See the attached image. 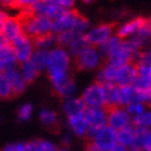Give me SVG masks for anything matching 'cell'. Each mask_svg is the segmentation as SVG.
I'll use <instances>...</instances> for the list:
<instances>
[{
	"mask_svg": "<svg viewBox=\"0 0 151 151\" xmlns=\"http://www.w3.org/2000/svg\"><path fill=\"white\" fill-rule=\"evenodd\" d=\"M118 101H119V107L137 101V89L133 85L118 86Z\"/></svg>",
	"mask_w": 151,
	"mask_h": 151,
	"instance_id": "2e32d148",
	"label": "cell"
},
{
	"mask_svg": "<svg viewBox=\"0 0 151 151\" xmlns=\"http://www.w3.org/2000/svg\"><path fill=\"white\" fill-rule=\"evenodd\" d=\"M137 76V67L133 63H128L125 65L116 67L115 69V78H114V85L116 86H128V85H133Z\"/></svg>",
	"mask_w": 151,
	"mask_h": 151,
	"instance_id": "ba28073f",
	"label": "cell"
},
{
	"mask_svg": "<svg viewBox=\"0 0 151 151\" xmlns=\"http://www.w3.org/2000/svg\"><path fill=\"white\" fill-rule=\"evenodd\" d=\"M0 32L7 37V40H9L10 43H11L14 39H17L18 36H21V35H22V28H21V24H19L18 18H13V17L10 18V17H7Z\"/></svg>",
	"mask_w": 151,
	"mask_h": 151,
	"instance_id": "7c38bea8",
	"label": "cell"
},
{
	"mask_svg": "<svg viewBox=\"0 0 151 151\" xmlns=\"http://www.w3.org/2000/svg\"><path fill=\"white\" fill-rule=\"evenodd\" d=\"M107 112V122L108 126L114 128L115 130L126 128L129 125H132V116L128 114V111L124 110L122 107H114L105 111Z\"/></svg>",
	"mask_w": 151,
	"mask_h": 151,
	"instance_id": "8992f818",
	"label": "cell"
},
{
	"mask_svg": "<svg viewBox=\"0 0 151 151\" xmlns=\"http://www.w3.org/2000/svg\"><path fill=\"white\" fill-rule=\"evenodd\" d=\"M132 151H151V130L137 128L136 140L130 147Z\"/></svg>",
	"mask_w": 151,
	"mask_h": 151,
	"instance_id": "5bb4252c",
	"label": "cell"
},
{
	"mask_svg": "<svg viewBox=\"0 0 151 151\" xmlns=\"http://www.w3.org/2000/svg\"><path fill=\"white\" fill-rule=\"evenodd\" d=\"M31 144H32V151H57L54 144L47 140H36L31 142Z\"/></svg>",
	"mask_w": 151,
	"mask_h": 151,
	"instance_id": "d6a6232c",
	"label": "cell"
},
{
	"mask_svg": "<svg viewBox=\"0 0 151 151\" xmlns=\"http://www.w3.org/2000/svg\"><path fill=\"white\" fill-rule=\"evenodd\" d=\"M100 63V54L94 47H86L82 53H79L75 58V69L78 71H89L96 68Z\"/></svg>",
	"mask_w": 151,
	"mask_h": 151,
	"instance_id": "277c9868",
	"label": "cell"
},
{
	"mask_svg": "<svg viewBox=\"0 0 151 151\" xmlns=\"http://www.w3.org/2000/svg\"><path fill=\"white\" fill-rule=\"evenodd\" d=\"M82 1H85V3H89V1H93V0H82Z\"/></svg>",
	"mask_w": 151,
	"mask_h": 151,
	"instance_id": "f6af8a7d",
	"label": "cell"
},
{
	"mask_svg": "<svg viewBox=\"0 0 151 151\" xmlns=\"http://www.w3.org/2000/svg\"><path fill=\"white\" fill-rule=\"evenodd\" d=\"M4 76L9 81L11 90H13V96H18L25 90L27 87V82L24 81L21 72H18L15 68H6L4 69Z\"/></svg>",
	"mask_w": 151,
	"mask_h": 151,
	"instance_id": "8fae6325",
	"label": "cell"
},
{
	"mask_svg": "<svg viewBox=\"0 0 151 151\" xmlns=\"http://www.w3.org/2000/svg\"><path fill=\"white\" fill-rule=\"evenodd\" d=\"M143 21H144L143 17H137V18H133L130 21H128V22H125L124 25H121L116 29V36L119 39H129L140 29Z\"/></svg>",
	"mask_w": 151,
	"mask_h": 151,
	"instance_id": "4fadbf2b",
	"label": "cell"
},
{
	"mask_svg": "<svg viewBox=\"0 0 151 151\" xmlns=\"http://www.w3.org/2000/svg\"><path fill=\"white\" fill-rule=\"evenodd\" d=\"M86 47H89V43H87V40L85 39V35H82V36L76 37V39L68 46V49H69V53L76 57V55H78L79 53H82Z\"/></svg>",
	"mask_w": 151,
	"mask_h": 151,
	"instance_id": "f1b7e54d",
	"label": "cell"
},
{
	"mask_svg": "<svg viewBox=\"0 0 151 151\" xmlns=\"http://www.w3.org/2000/svg\"><path fill=\"white\" fill-rule=\"evenodd\" d=\"M119 43H121V39L118 36H115V37L111 36L110 39H107V40L103 42L100 45V54L108 58V55L119 46Z\"/></svg>",
	"mask_w": 151,
	"mask_h": 151,
	"instance_id": "4316f807",
	"label": "cell"
},
{
	"mask_svg": "<svg viewBox=\"0 0 151 151\" xmlns=\"http://www.w3.org/2000/svg\"><path fill=\"white\" fill-rule=\"evenodd\" d=\"M6 18H7V15H6L3 11H0V31H1V27H3V24H4Z\"/></svg>",
	"mask_w": 151,
	"mask_h": 151,
	"instance_id": "b9f144b4",
	"label": "cell"
},
{
	"mask_svg": "<svg viewBox=\"0 0 151 151\" xmlns=\"http://www.w3.org/2000/svg\"><path fill=\"white\" fill-rule=\"evenodd\" d=\"M73 3H75V0H57L55 1V4L60 6L61 9L64 10H69L73 6Z\"/></svg>",
	"mask_w": 151,
	"mask_h": 151,
	"instance_id": "f35d334b",
	"label": "cell"
},
{
	"mask_svg": "<svg viewBox=\"0 0 151 151\" xmlns=\"http://www.w3.org/2000/svg\"><path fill=\"white\" fill-rule=\"evenodd\" d=\"M69 68V55L63 47H57L49 53L47 61V71H65Z\"/></svg>",
	"mask_w": 151,
	"mask_h": 151,
	"instance_id": "52a82bcc",
	"label": "cell"
},
{
	"mask_svg": "<svg viewBox=\"0 0 151 151\" xmlns=\"http://www.w3.org/2000/svg\"><path fill=\"white\" fill-rule=\"evenodd\" d=\"M0 61L4 64L6 68H15V64L18 61H17L15 51H14L11 43L0 47Z\"/></svg>",
	"mask_w": 151,
	"mask_h": 151,
	"instance_id": "d6986e66",
	"label": "cell"
},
{
	"mask_svg": "<svg viewBox=\"0 0 151 151\" xmlns=\"http://www.w3.org/2000/svg\"><path fill=\"white\" fill-rule=\"evenodd\" d=\"M32 111H33L32 104L27 103V104L21 105L18 110V119L19 121H28V119L32 116Z\"/></svg>",
	"mask_w": 151,
	"mask_h": 151,
	"instance_id": "836d02e7",
	"label": "cell"
},
{
	"mask_svg": "<svg viewBox=\"0 0 151 151\" xmlns=\"http://www.w3.org/2000/svg\"><path fill=\"white\" fill-rule=\"evenodd\" d=\"M40 121L46 128L53 129V130H58V118L57 114L51 110H43L40 112Z\"/></svg>",
	"mask_w": 151,
	"mask_h": 151,
	"instance_id": "603a6c76",
	"label": "cell"
},
{
	"mask_svg": "<svg viewBox=\"0 0 151 151\" xmlns=\"http://www.w3.org/2000/svg\"><path fill=\"white\" fill-rule=\"evenodd\" d=\"M111 151H126V147L122 146V144H119V143H118V144H116V146H115Z\"/></svg>",
	"mask_w": 151,
	"mask_h": 151,
	"instance_id": "7bdbcfd3",
	"label": "cell"
},
{
	"mask_svg": "<svg viewBox=\"0 0 151 151\" xmlns=\"http://www.w3.org/2000/svg\"><path fill=\"white\" fill-rule=\"evenodd\" d=\"M82 36V35H78L76 32H73V31H65V32H60L57 35V43H58L60 46H69L71 43H72L76 37Z\"/></svg>",
	"mask_w": 151,
	"mask_h": 151,
	"instance_id": "f546056e",
	"label": "cell"
},
{
	"mask_svg": "<svg viewBox=\"0 0 151 151\" xmlns=\"http://www.w3.org/2000/svg\"><path fill=\"white\" fill-rule=\"evenodd\" d=\"M4 69H6L4 64H3V63H1V61H0V73H3V72H4Z\"/></svg>",
	"mask_w": 151,
	"mask_h": 151,
	"instance_id": "ee69618b",
	"label": "cell"
},
{
	"mask_svg": "<svg viewBox=\"0 0 151 151\" xmlns=\"http://www.w3.org/2000/svg\"><path fill=\"white\" fill-rule=\"evenodd\" d=\"M136 67H137V76H136L133 86L139 90L151 87V65L139 64Z\"/></svg>",
	"mask_w": 151,
	"mask_h": 151,
	"instance_id": "9a60e30c",
	"label": "cell"
},
{
	"mask_svg": "<svg viewBox=\"0 0 151 151\" xmlns=\"http://www.w3.org/2000/svg\"><path fill=\"white\" fill-rule=\"evenodd\" d=\"M101 151H111L118 144V130L105 125L100 130L94 133V136L90 139Z\"/></svg>",
	"mask_w": 151,
	"mask_h": 151,
	"instance_id": "7a4b0ae2",
	"label": "cell"
},
{
	"mask_svg": "<svg viewBox=\"0 0 151 151\" xmlns=\"http://www.w3.org/2000/svg\"><path fill=\"white\" fill-rule=\"evenodd\" d=\"M11 46L15 51V57H17L18 63H25L28 60H31L33 54V45L31 39L25 36L24 33L11 42Z\"/></svg>",
	"mask_w": 151,
	"mask_h": 151,
	"instance_id": "9c48e42d",
	"label": "cell"
},
{
	"mask_svg": "<svg viewBox=\"0 0 151 151\" xmlns=\"http://www.w3.org/2000/svg\"><path fill=\"white\" fill-rule=\"evenodd\" d=\"M81 14L75 10H64L55 19H53V32H65L71 31Z\"/></svg>",
	"mask_w": 151,
	"mask_h": 151,
	"instance_id": "30bf717a",
	"label": "cell"
},
{
	"mask_svg": "<svg viewBox=\"0 0 151 151\" xmlns=\"http://www.w3.org/2000/svg\"><path fill=\"white\" fill-rule=\"evenodd\" d=\"M82 101L86 107H99V108H103L105 105V97H104L103 85L99 82L90 85V86L83 92Z\"/></svg>",
	"mask_w": 151,
	"mask_h": 151,
	"instance_id": "5b68a950",
	"label": "cell"
},
{
	"mask_svg": "<svg viewBox=\"0 0 151 151\" xmlns=\"http://www.w3.org/2000/svg\"><path fill=\"white\" fill-rule=\"evenodd\" d=\"M133 64H144V65H151V45L147 47L146 50H140L133 58Z\"/></svg>",
	"mask_w": 151,
	"mask_h": 151,
	"instance_id": "4dcf8cb0",
	"label": "cell"
},
{
	"mask_svg": "<svg viewBox=\"0 0 151 151\" xmlns=\"http://www.w3.org/2000/svg\"><path fill=\"white\" fill-rule=\"evenodd\" d=\"M32 63L36 65V68L39 71H45V68H47V61H49V53L47 50H40L37 49L31 57Z\"/></svg>",
	"mask_w": 151,
	"mask_h": 151,
	"instance_id": "484cf974",
	"label": "cell"
},
{
	"mask_svg": "<svg viewBox=\"0 0 151 151\" xmlns=\"http://www.w3.org/2000/svg\"><path fill=\"white\" fill-rule=\"evenodd\" d=\"M86 150H87V151H101L100 148H99V147H97L96 144L92 142V140L89 142V144H87V147H86Z\"/></svg>",
	"mask_w": 151,
	"mask_h": 151,
	"instance_id": "60d3db41",
	"label": "cell"
},
{
	"mask_svg": "<svg viewBox=\"0 0 151 151\" xmlns=\"http://www.w3.org/2000/svg\"><path fill=\"white\" fill-rule=\"evenodd\" d=\"M133 124L136 128L140 129H148L151 126V110L143 111L140 115L133 118Z\"/></svg>",
	"mask_w": 151,
	"mask_h": 151,
	"instance_id": "83f0119b",
	"label": "cell"
},
{
	"mask_svg": "<svg viewBox=\"0 0 151 151\" xmlns=\"http://www.w3.org/2000/svg\"><path fill=\"white\" fill-rule=\"evenodd\" d=\"M85 108H86V105L83 104L82 99H69L64 104V110L68 116L83 114V112H85Z\"/></svg>",
	"mask_w": 151,
	"mask_h": 151,
	"instance_id": "7402d4cb",
	"label": "cell"
},
{
	"mask_svg": "<svg viewBox=\"0 0 151 151\" xmlns=\"http://www.w3.org/2000/svg\"><path fill=\"white\" fill-rule=\"evenodd\" d=\"M115 29V24H100L85 33V39L87 40L89 46H100L103 42L110 39Z\"/></svg>",
	"mask_w": 151,
	"mask_h": 151,
	"instance_id": "3957f363",
	"label": "cell"
},
{
	"mask_svg": "<svg viewBox=\"0 0 151 151\" xmlns=\"http://www.w3.org/2000/svg\"><path fill=\"white\" fill-rule=\"evenodd\" d=\"M13 97V90L4 73H0V99H10Z\"/></svg>",
	"mask_w": 151,
	"mask_h": 151,
	"instance_id": "1f68e13d",
	"label": "cell"
},
{
	"mask_svg": "<svg viewBox=\"0 0 151 151\" xmlns=\"http://www.w3.org/2000/svg\"><path fill=\"white\" fill-rule=\"evenodd\" d=\"M126 111H128V114L133 118L134 116H137V115H140L144 111V104H142V103H139V101H134V103H130V104L126 105Z\"/></svg>",
	"mask_w": 151,
	"mask_h": 151,
	"instance_id": "d590c367",
	"label": "cell"
},
{
	"mask_svg": "<svg viewBox=\"0 0 151 151\" xmlns=\"http://www.w3.org/2000/svg\"><path fill=\"white\" fill-rule=\"evenodd\" d=\"M115 69H116V67L105 64L104 67L100 69L99 75H97V82L99 83H114Z\"/></svg>",
	"mask_w": 151,
	"mask_h": 151,
	"instance_id": "d4e9b609",
	"label": "cell"
},
{
	"mask_svg": "<svg viewBox=\"0 0 151 151\" xmlns=\"http://www.w3.org/2000/svg\"><path fill=\"white\" fill-rule=\"evenodd\" d=\"M68 124H69V128L72 129V132L75 134H78V136H85L87 133V124L83 114L68 116Z\"/></svg>",
	"mask_w": 151,
	"mask_h": 151,
	"instance_id": "e0dca14e",
	"label": "cell"
},
{
	"mask_svg": "<svg viewBox=\"0 0 151 151\" xmlns=\"http://www.w3.org/2000/svg\"><path fill=\"white\" fill-rule=\"evenodd\" d=\"M136 136H137V128L129 125L126 128L118 130V143L125 147H132L136 140Z\"/></svg>",
	"mask_w": 151,
	"mask_h": 151,
	"instance_id": "ac0fdd59",
	"label": "cell"
},
{
	"mask_svg": "<svg viewBox=\"0 0 151 151\" xmlns=\"http://www.w3.org/2000/svg\"><path fill=\"white\" fill-rule=\"evenodd\" d=\"M32 40L35 47L40 49V50H47V49L53 47L57 43V36H55V33L49 32V33H45V35H40L37 37H33Z\"/></svg>",
	"mask_w": 151,
	"mask_h": 151,
	"instance_id": "ffe728a7",
	"label": "cell"
},
{
	"mask_svg": "<svg viewBox=\"0 0 151 151\" xmlns=\"http://www.w3.org/2000/svg\"><path fill=\"white\" fill-rule=\"evenodd\" d=\"M0 4L6 9H17L15 0H0Z\"/></svg>",
	"mask_w": 151,
	"mask_h": 151,
	"instance_id": "ab89813d",
	"label": "cell"
},
{
	"mask_svg": "<svg viewBox=\"0 0 151 151\" xmlns=\"http://www.w3.org/2000/svg\"><path fill=\"white\" fill-rule=\"evenodd\" d=\"M3 151H32V144L31 143H15V144H9L3 148Z\"/></svg>",
	"mask_w": 151,
	"mask_h": 151,
	"instance_id": "8d00e7d4",
	"label": "cell"
},
{
	"mask_svg": "<svg viewBox=\"0 0 151 151\" xmlns=\"http://www.w3.org/2000/svg\"><path fill=\"white\" fill-rule=\"evenodd\" d=\"M57 151H67V150H64V148H60V150H57Z\"/></svg>",
	"mask_w": 151,
	"mask_h": 151,
	"instance_id": "bcb514c9",
	"label": "cell"
},
{
	"mask_svg": "<svg viewBox=\"0 0 151 151\" xmlns=\"http://www.w3.org/2000/svg\"><path fill=\"white\" fill-rule=\"evenodd\" d=\"M137 101L142 104H146L148 107H151V87L148 89H137Z\"/></svg>",
	"mask_w": 151,
	"mask_h": 151,
	"instance_id": "e575fe53",
	"label": "cell"
},
{
	"mask_svg": "<svg viewBox=\"0 0 151 151\" xmlns=\"http://www.w3.org/2000/svg\"><path fill=\"white\" fill-rule=\"evenodd\" d=\"M39 69L36 68V65L32 63V60H28L25 63H22V67H21V75H22L24 81L27 83H32L36 76L39 75Z\"/></svg>",
	"mask_w": 151,
	"mask_h": 151,
	"instance_id": "44dd1931",
	"label": "cell"
},
{
	"mask_svg": "<svg viewBox=\"0 0 151 151\" xmlns=\"http://www.w3.org/2000/svg\"><path fill=\"white\" fill-rule=\"evenodd\" d=\"M85 119L87 124V134L90 139L94 136L97 130H100L103 126L107 125V112L99 107H86L85 108Z\"/></svg>",
	"mask_w": 151,
	"mask_h": 151,
	"instance_id": "6da1fadb",
	"label": "cell"
},
{
	"mask_svg": "<svg viewBox=\"0 0 151 151\" xmlns=\"http://www.w3.org/2000/svg\"><path fill=\"white\" fill-rule=\"evenodd\" d=\"M37 0H15V4H17V9L24 10V9H31Z\"/></svg>",
	"mask_w": 151,
	"mask_h": 151,
	"instance_id": "74e56055",
	"label": "cell"
},
{
	"mask_svg": "<svg viewBox=\"0 0 151 151\" xmlns=\"http://www.w3.org/2000/svg\"><path fill=\"white\" fill-rule=\"evenodd\" d=\"M54 89L60 97L69 99V97L75 93V82H73V79L71 78V76H68L61 85H58V86L54 87Z\"/></svg>",
	"mask_w": 151,
	"mask_h": 151,
	"instance_id": "cb8c5ba5",
	"label": "cell"
}]
</instances>
